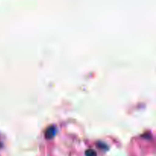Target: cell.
Returning <instances> with one entry per match:
<instances>
[{
  "label": "cell",
  "instance_id": "cell-1",
  "mask_svg": "<svg viewBox=\"0 0 156 156\" xmlns=\"http://www.w3.org/2000/svg\"><path fill=\"white\" fill-rule=\"evenodd\" d=\"M56 133V129L54 126H50L47 130H46L45 132V137L47 139H53L55 136Z\"/></svg>",
  "mask_w": 156,
  "mask_h": 156
},
{
  "label": "cell",
  "instance_id": "cell-2",
  "mask_svg": "<svg viewBox=\"0 0 156 156\" xmlns=\"http://www.w3.org/2000/svg\"><path fill=\"white\" fill-rule=\"evenodd\" d=\"M85 156H97V153L93 149H88L85 151Z\"/></svg>",
  "mask_w": 156,
  "mask_h": 156
},
{
  "label": "cell",
  "instance_id": "cell-3",
  "mask_svg": "<svg viewBox=\"0 0 156 156\" xmlns=\"http://www.w3.org/2000/svg\"><path fill=\"white\" fill-rule=\"evenodd\" d=\"M1 147H2V144L0 143V148H1Z\"/></svg>",
  "mask_w": 156,
  "mask_h": 156
}]
</instances>
